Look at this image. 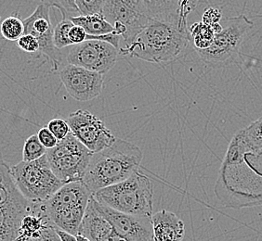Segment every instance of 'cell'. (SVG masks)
Here are the masks:
<instances>
[{
	"label": "cell",
	"mask_w": 262,
	"mask_h": 241,
	"mask_svg": "<svg viewBox=\"0 0 262 241\" xmlns=\"http://www.w3.org/2000/svg\"><path fill=\"white\" fill-rule=\"evenodd\" d=\"M92 155L72 133L46 154L51 170L63 185L83 180Z\"/></svg>",
	"instance_id": "cell-7"
},
{
	"label": "cell",
	"mask_w": 262,
	"mask_h": 241,
	"mask_svg": "<svg viewBox=\"0 0 262 241\" xmlns=\"http://www.w3.org/2000/svg\"><path fill=\"white\" fill-rule=\"evenodd\" d=\"M57 233H58V235L60 236L61 241H77L76 240V236L69 234L67 232L62 231V230L59 229V228H57Z\"/></svg>",
	"instance_id": "cell-33"
},
{
	"label": "cell",
	"mask_w": 262,
	"mask_h": 241,
	"mask_svg": "<svg viewBox=\"0 0 262 241\" xmlns=\"http://www.w3.org/2000/svg\"><path fill=\"white\" fill-rule=\"evenodd\" d=\"M149 241H154V238H152V239H151V240H149Z\"/></svg>",
	"instance_id": "cell-35"
},
{
	"label": "cell",
	"mask_w": 262,
	"mask_h": 241,
	"mask_svg": "<svg viewBox=\"0 0 262 241\" xmlns=\"http://www.w3.org/2000/svg\"><path fill=\"white\" fill-rule=\"evenodd\" d=\"M33 203L26 200L16 186L10 167L0 160V207H18L31 209Z\"/></svg>",
	"instance_id": "cell-16"
},
{
	"label": "cell",
	"mask_w": 262,
	"mask_h": 241,
	"mask_svg": "<svg viewBox=\"0 0 262 241\" xmlns=\"http://www.w3.org/2000/svg\"><path fill=\"white\" fill-rule=\"evenodd\" d=\"M93 241H127L125 238H123L121 236H119L116 233L113 227L110 226L107 230L103 232L101 236H98Z\"/></svg>",
	"instance_id": "cell-32"
},
{
	"label": "cell",
	"mask_w": 262,
	"mask_h": 241,
	"mask_svg": "<svg viewBox=\"0 0 262 241\" xmlns=\"http://www.w3.org/2000/svg\"><path fill=\"white\" fill-rule=\"evenodd\" d=\"M47 127L58 141L63 140L71 133L70 126L68 125L67 120L59 117L53 118L52 120H50Z\"/></svg>",
	"instance_id": "cell-26"
},
{
	"label": "cell",
	"mask_w": 262,
	"mask_h": 241,
	"mask_svg": "<svg viewBox=\"0 0 262 241\" xmlns=\"http://www.w3.org/2000/svg\"><path fill=\"white\" fill-rule=\"evenodd\" d=\"M249 149L242 130L238 131L228 147L214 189L226 208L262 205V152Z\"/></svg>",
	"instance_id": "cell-2"
},
{
	"label": "cell",
	"mask_w": 262,
	"mask_h": 241,
	"mask_svg": "<svg viewBox=\"0 0 262 241\" xmlns=\"http://www.w3.org/2000/svg\"><path fill=\"white\" fill-rule=\"evenodd\" d=\"M92 197L98 203L119 212L145 218L152 216L154 186L151 179L141 172H135L121 183L97 191Z\"/></svg>",
	"instance_id": "cell-4"
},
{
	"label": "cell",
	"mask_w": 262,
	"mask_h": 241,
	"mask_svg": "<svg viewBox=\"0 0 262 241\" xmlns=\"http://www.w3.org/2000/svg\"><path fill=\"white\" fill-rule=\"evenodd\" d=\"M72 22L75 26H80L86 31V35L101 36L114 33V27L105 20L102 14L92 16H80L73 18Z\"/></svg>",
	"instance_id": "cell-18"
},
{
	"label": "cell",
	"mask_w": 262,
	"mask_h": 241,
	"mask_svg": "<svg viewBox=\"0 0 262 241\" xmlns=\"http://www.w3.org/2000/svg\"><path fill=\"white\" fill-rule=\"evenodd\" d=\"M31 211L32 208L0 207V241H17L21 220Z\"/></svg>",
	"instance_id": "cell-17"
},
{
	"label": "cell",
	"mask_w": 262,
	"mask_h": 241,
	"mask_svg": "<svg viewBox=\"0 0 262 241\" xmlns=\"http://www.w3.org/2000/svg\"><path fill=\"white\" fill-rule=\"evenodd\" d=\"M91 194L82 181L66 184L45 203L41 210L54 226L76 236Z\"/></svg>",
	"instance_id": "cell-5"
},
{
	"label": "cell",
	"mask_w": 262,
	"mask_h": 241,
	"mask_svg": "<svg viewBox=\"0 0 262 241\" xmlns=\"http://www.w3.org/2000/svg\"><path fill=\"white\" fill-rule=\"evenodd\" d=\"M50 1L42 2L35 11L24 21L25 35H33L39 43V52L51 61L52 70H58L66 60V54L56 49L53 43V32L50 15Z\"/></svg>",
	"instance_id": "cell-12"
},
{
	"label": "cell",
	"mask_w": 262,
	"mask_h": 241,
	"mask_svg": "<svg viewBox=\"0 0 262 241\" xmlns=\"http://www.w3.org/2000/svg\"><path fill=\"white\" fill-rule=\"evenodd\" d=\"M247 144L254 151H262V117L242 129Z\"/></svg>",
	"instance_id": "cell-23"
},
{
	"label": "cell",
	"mask_w": 262,
	"mask_h": 241,
	"mask_svg": "<svg viewBox=\"0 0 262 241\" xmlns=\"http://www.w3.org/2000/svg\"><path fill=\"white\" fill-rule=\"evenodd\" d=\"M51 7L61 11L62 19L72 20L73 18L80 17V11L76 4V0H63V1H50Z\"/></svg>",
	"instance_id": "cell-25"
},
{
	"label": "cell",
	"mask_w": 262,
	"mask_h": 241,
	"mask_svg": "<svg viewBox=\"0 0 262 241\" xmlns=\"http://www.w3.org/2000/svg\"><path fill=\"white\" fill-rule=\"evenodd\" d=\"M37 137L40 141L41 144L45 147L47 150H51L53 149L54 147L57 146L58 142L55 136H53V134L51 131L49 130L48 127H42L40 130L37 133Z\"/></svg>",
	"instance_id": "cell-30"
},
{
	"label": "cell",
	"mask_w": 262,
	"mask_h": 241,
	"mask_svg": "<svg viewBox=\"0 0 262 241\" xmlns=\"http://www.w3.org/2000/svg\"><path fill=\"white\" fill-rule=\"evenodd\" d=\"M227 25L220 34L215 35L212 45L204 51H196L201 60L209 65H222L239 51L245 36L253 26L252 20L246 15L226 20Z\"/></svg>",
	"instance_id": "cell-8"
},
{
	"label": "cell",
	"mask_w": 262,
	"mask_h": 241,
	"mask_svg": "<svg viewBox=\"0 0 262 241\" xmlns=\"http://www.w3.org/2000/svg\"><path fill=\"white\" fill-rule=\"evenodd\" d=\"M86 33L80 26H74L69 31V40L74 45H79L86 41Z\"/></svg>",
	"instance_id": "cell-31"
},
{
	"label": "cell",
	"mask_w": 262,
	"mask_h": 241,
	"mask_svg": "<svg viewBox=\"0 0 262 241\" xmlns=\"http://www.w3.org/2000/svg\"><path fill=\"white\" fill-rule=\"evenodd\" d=\"M10 173L23 196L33 204L45 203L63 186L46 155L31 162L21 161L10 167Z\"/></svg>",
	"instance_id": "cell-6"
},
{
	"label": "cell",
	"mask_w": 262,
	"mask_h": 241,
	"mask_svg": "<svg viewBox=\"0 0 262 241\" xmlns=\"http://www.w3.org/2000/svg\"><path fill=\"white\" fill-rule=\"evenodd\" d=\"M75 26L72 20L67 19H61V21L54 27L53 32V43L56 49L62 51L73 45L69 40V31Z\"/></svg>",
	"instance_id": "cell-22"
},
{
	"label": "cell",
	"mask_w": 262,
	"mask_h": 241,
	"mask_svg": "<svg viewBox=\"0 0 262 241\" xmlns=\"http://www.w3.org/2000/svg\"><path fill=\"white\" fill-rule=\"evenodd\" d=\"M26 241H61L60 236L57 233V227L52 223L48 224L47 226L41 230L39 235Z\"/></svg>",
	"instance_id": "cell-29"
},
{
	"label": "cell",
	"mask_w": 262,
	"mask_h": 241,
	"mask_svg": "<svg viewBox=\"0 0 262 241\" xmlns=\"http://www.w3.org/2000/svg\"><path fill=\"white\" fill-rule=\"evenodd\" d=\"M142 158L143 152L139 147L116 138L111 147L92 155L82 182L93 195L139 171Z\"/></svg>",
	"instance_id": "cell-3"
},
{
	"label": "cell",
	"mask_w": 262,
	"mask_h": 241,
	"mask_svg": "<svg viewBox=\"0 0 262 241\" xmlns=\"http://www.w3.org/2000/svg\"><path fill=\"white\" fill-rule=\"evenodd\" d=\"M189 30L196 51L207 50L212 45L215 37V33L210 26L199 21L192 25Z\"/></svg>",
	"instance_id": "cell-19"
},
{
	"label": "cell",
	"mask_w": 262,
	"mask_h": 241,
	"mask_svg": "<svg viewBox=\"0 0 262 241\" xmlns=\"http://www.w3.org/2000/svg\"><path fill=\"white\" fill-rule=\"evenodd\" d=\"M94 201L97 210L123 238L127 241H149L154 238L151 218L119 212Z\"/></svg>",
	"instance_id": "cell-14"
},
{
	"label": "cell",
	"mask_w": 262,
	"mask_h": 241,
	"mask_svg": "<svg viewBox=\"0 0 262 241\" xmlns=\"http://www.w3.org/2000/svg\"><path fill=\"white\" fill-rule=\"evenodd\" d=\"M222 18V11L220 8L209 7L204 11L201 21L213 28L214 26L221 23Z\"/></svg>",
	"instance_id": "cell-27"
},
{
	"label": "cell",
	"mask_w": 262,
	"mask_h": 241,
	"mask_svg": "<svg viewBox=\"0 0 262 241\" xmlns=\"http://www.w3.org/2000/svg\"><path fill=\"white\" fill-rule=\"evenodd\" d=\"M0 32L6 40L17 42L25 35L24 21L17 16H10L2 21Z\"/></svg>",
	"instance_id": "cell-20"
},
{
	"label": "cell",
	"mask_w": 262,
	"mask_h": 241,
	"mask_svg": "<svg viewBox=\"0 0 262 241\" xmlns=\"http://www.w3.org/2000/svg\"><path fill=\"white\" fill-rule=\"evenodd\" d=\"M105 0H76L81 16L102 14Z\"/></svg>",
	"instance_id": "cell-24"
},
{
	"label": "cell",
	"mask_w": 262,
	"mask_h": 241,
	"mask_svg": "<svg viewBox=\"0 0 262 241\" xmlns=\"http://www.w3.org/2000/svg\"><path fill=\"white\" fill-rule=\"evenodd\" d=\"M66 120L70 126L71 133L93 154L116 142V136L104 122L91 111L78 110L71 113Z\"/></svg>",
	"instance_id": "cell-10"
},
{
	"label": "cell",
	"mask_w": 262,
	"mask_h": 241,
	"mask_svg": "<svg viewBox=\"0 0 262 241\" xmlns=\"http://www.w3.org/2000/svg\"><path fill=\"white\" fill-rule=\"evenodd\" d=\"M119 51L110 44L99 40H86L68 47L66 64L78 66L104 75L114 68Z\"/></svg>",
	"instance_id": "cell-11"
},
{
	"label": "cell",
	"mask_w": 262,
	"mask_h": 241,
	"mask_svg": "<svg viewBox=\"0 0 262 241\" xmlns=\"http://www.w3.org/2000/svg\"><path fill=\"white\" fill-rule=\"evenodd\" d=\"M59 76L69 95L77 101H90L102 92L103 76L71 64L62 66Z\"/></svg>",
	"instance_id": "cell-13"
},
{
	"label": "cell",
	"mask_w": 262,
	"mask_h": 241,
	"mask_svg": "<svg viewBox=\"0 0 262 241\" xmlns=\"http://www.w3.org/2000/svg\"><path fill=\"white\" fill-rule=\"evenodd\" d=\"M197 4V1L192 0H145L148 23L130 45L119 49V54L151 63L179 60L191 45L187 18Z\"/></svg>",
	"instance_id": "cell-1"
},
{
	"label": "cell",
	"mask_w": 262,
	"mask_h": 241,
	"mask_svg": "<svg viewBox=\"0 0 262 241\" xmlns=\"http://www.w3.org/2000/svg\"><path fill=\"white\" fill-rule=\"evenodd\" d=\"M76 236V240L77 241H91L90 239H88L85 236H80V235H77Z\"/></svg>",
	"instance_id": "cell-34"
},
{
	"label": "cell",
	"mask_w": 262,
	"mask_h": 241,
	"mask_svg": "<svg viewBox=\"0 0 262 241\" xmlns=\"http://www.w3.org/2000/svg\"><path fill=\"white\" fill-rule=\"evenodd\" d=\"M154 241H182L185 226L182 219L171 211L162 210L151 216Z\"/></svg>",
	"instance_id": "cell-15"
},
{
	"label": "cell",
	"mask_w": 262,
	"mask_h": 241,
	"mask_svg": "<svg viewBox=\"0 0 262 241\" xmlns=\"http://www.w3.org/2000/svg\"><path fill=\"white\" fill-rule=\"evenodd\" d=\"M17 46L26 53H35L39 51V43L37 39L31 35H24L17 41Z\"/></svg>",
	"instance_id": "cell-28"
},
{
	"label": "cell",
	"mask_w": 262,
	"mask_h": 241,
	"mask_svg": "<svg viewBox=\"0 0 262 241\" xmlns=\"http://www.w3.org/2000/svg\"><path fill=\"white\" fill-rule=\"evenodd\" d=\"M47 149L40 143L37 135L29 136L23 148V161L31 162L39 160L47 154Z\"/></svg>",
	"instance_id": "cell-21"
},
{
	"label": "cell",
	"mask_w": 262,
	"mask_h": 241,
	"mask_svg": "<svg viewBox=\"0 0 262 241\" xmlns=\"http://www.w3.org/2000/svg\"><path fill=\"white\" fill-rule=\"evenodd\" d=\"M102 15L112 26L120 23L126 27L121 47L130 45L149 20L145 0H105Z\"/></svg>",
	"instance_id": "cell-9"
}]
</instances>
